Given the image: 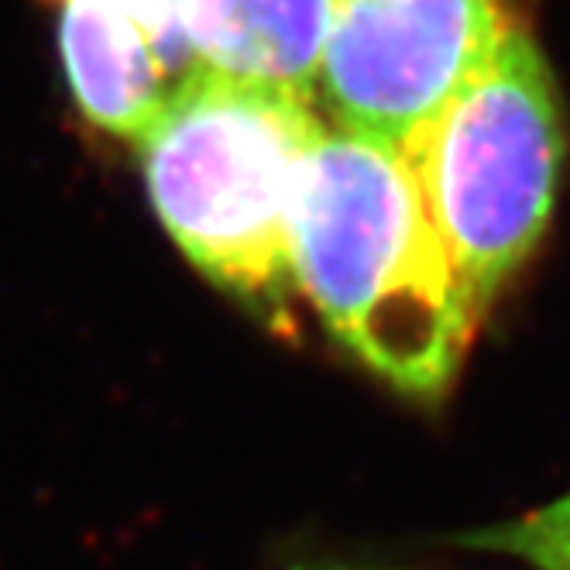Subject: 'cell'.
Returning <instances> with one entry per match:
<instances>
[{
    "label": "cell",
    "instance_id": "9",
    "mask_svg": "<svg viewBox=\"0 0 570 570\" xmlns=\"http://www.w3.org/2000/svg\"><path fill=\"white\" fill-rule=\"evenodd\" d=\"M293 570H389V567H364V563H303Z\"/></svg>",
    "mask_w": 570,
    "mask_h": 570
},
{
    "label": "cell",
    "instance_id": "2",
    "mask_svg": "<svg viewBox=\"0 0 570 570\" xmlns=\"http://www.w3.org/2000/svg\"><path fill=\"white\" fill-rule=\"evenodd\" d=\"M323 128L296 90L203 72L138 141L151 207L176 248L278 331L296 323L293 220Z\"/></svg>",
    "mask_w": 570,
    "mask_h": 570
},
{
    "label": "cell",
    "instance_id": "5",
    "mask_svg": "<svg viewBox=\"0 0 570 570\" xmlns=\"http://www.w3.org/2000/svg\"><path fill=\"white\" fill-rule=\"evenodd\" d=\"M52 4L59 11V49L76 107L100 131L138 145L179 94L176 79L117 0Z\"/></svg>",
    "mask_w": 570,
    "mask_h": 570
},
{
    "label": "cell",
    "instance_id": "6",
    "mask_svg": "<svg viewBox=\"0 0 570 570\" xmlns=\"http://www.w3.org/2000/svg\"><path fill=\"white\" fill-rule=\"evenodd\" d=\"M334 8L337 0H203L207 69L313 100Z\"/></svg>",
    "mask_w": 570,
    "mask_h": 570
},
{
    "label": "cell",
    "instance_id": "3",
    "mask_svg": "<svg viewBox=\"0 0 570 570\" xmlns=\"http://www.w3.org/2000/svg\"><path fill=\"white\" fill-rule=\"evenodd\" d=\"M402 155L484 316L540 244L560 186V104L533 35L512 24L499 52L405 141Z\"/></svg>",
    "mask_w": 570,
    "mask_h": 570
},
{
    "label": "cell",
    "instance_id": "4",
    "mask_svg": "<svg viewBox=\"0 0 570 570\" xmlns=\"http://www.w3.org/2000/svg\"><path fill=\"white\" fill-rule=\"evenodd\" d=\"M512 24L505 0H337L313 104L331 128L405 148Z\"/></svg>",
    "mask_w": 570,
    "mask_h": 570
},
{
    "label": "cell",
    "instance_id": "1",
    "mask_svg": "<svg viewBox=\"0 0 570 570\" xmlns=\"http://www.w3.org/2000/svg\"><path fill=\"white\" fill-rule=\"evenodd\" d=\"M299 299L357 364L423 402L454 385L474 309L402 148L323 128L293 220Z\"/></svg>",
    "mask_w": 570,
    "mask_h": 570
},
{
    "label": "cell",
    "instance_id": "8",
    "mask_svg": "<svg viewBox=\"0 0 570 570\" xmlns=\"http://www.w3.org/2000/svg\"><path fill=\"white\" fill-rule=\"evenodd\" d=\"M117 4L145 31L179 90L210 72L203 56V0H117Z\"/></svg>",
    "mask_w": 570,
    "mask_h": 570
},
{
    "label": "cell",
    "instance_id": "7",
    "mask_svg": "<svg viewBox=\"0 0 570 570\" xmlns=\"http://www.w3.org/2000/svg\"><path fill=\"white\" fill-rule=\"evenodd\" d=\"M464 550L519 560L533 570H570V492L515 519L458 537Z\"/></svg>",
    "mask_w": 570,
    "mask_h": 570
}]
</instances>
